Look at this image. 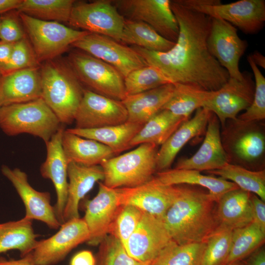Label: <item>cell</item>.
Instances as JSON below:
<instances>
[{"label": "cell", "instance_id": "obj_1", "mask_svg": "<svg viewBox=\"0 0 265 265\" xmlns=\"http://www.w3.org/2000/svg\"><path fill=\"white\" fill-rule=\"evenodd\" d=\"M171 9L179 32L174 46L165 52L150 51L132 46L147 63L159 69L173 83H182L208 91H216L229 75L211 54L207 47L211 18L189 9L177 0Z\"/></svg>", "mask_w": 265, "mask_h": 265}, {"label": "cell", "instance_id": "obj_2", "mask_svg": "<svg viewBox=\"0 0 265 265\" xmlns=\"http://www.w3.org/2000/svg\"><path fill=\"white\" fill-rule=\"evenodd\" d=\"M163 222L171 238L179 244L205 242L219 226L217 203L209 193L183 186Z\"/></svg>", "mask_w": 265, "mask_h": 265}, {"label": "cell", "instance_id": "obj_3", "mask_svg": "<svg viewBox=\"0 0 265 265\" xmlns=\"http://www.w3.org/2000/svg\"><path fill=\"white\" fill-rule=\"evenodd\" d=\"M39 69L41 98L61 124H71L82 98V84L67 60H48Z\"/></svg>", "mask_w": 265, "mask_h": 265}, {"label": "cell", "instance_id": "obj_4", "mask_svg": "<svg viewBox=\"0 0 265 265\" xmlns=\"http://www.w3.org/2000/svg\"><path fill=\"white\" fill-rule=\"evenodd\" d=\"M220 134L229 163L253 171L264 169L265 131L263 121H245L238 118L228 120Z\"/></svg>", "mask_w": 265, "mask_h": 265}, {"label": "cell", "instance_id": "obj_5", "mask_svg": "<svg viewBox=\"0 0 265 265\" xmlns=\"http://www.w3.org/2000/svg\"><path fill=\"white\" fill-rule=\"evenodd\" d=\"M61 124L41 97L0 108V128L8 136L28 133L46 143L61 127Z\"/></svg>", "mask_w": 265, "mask_h": 265}, {"label": "cell", "instance_id": "obj_6", "mask_svg": "<svg viewBox=\"0 0 265 265\" xmlns=\"http://www.w3.org/2000/svg\"><path fill=\"white\" fill-rule=\"evenodd\" d=\"M158 147L141 144L132 151L104 161L100 165L104 185L112 188L132 187L150 181L157 171Z\"/></svg>", "mask_w": 265, "mask_h": 265}, {"label": "cell", "instance_id": "obj_7", "mask_svg": "<svg viewBox=\"0 0 265 265\" xmlns=\"http://www.w3.org/2000/svg\"><path fill=\"white\" fill-rule=\"evenodd\" d=\"M18 13V12H17ZM38 62L57 58L88 33L57 22L39 20L18 13Z\"/></svg>", "mask_w": 265, "mask_h": 265}, {"label": "cell", "instance_id": "obj_8", "mask_svg": "<svg viewBox=\"0 0 265 265\" xmlns=\"http://www.w3.org/2000/svg\"><path fill=\"white\" fill-rule=\"evenodd\" d=\"M177 0L189 9L224 20L245 34H256L264 26V0H240L227 4L219 0Z\"/></svg>", "mask_w": 265, "mask_h": 265}, {"label": "cell", "instance_id": "obj_9", "mask_svg": "<svg viewBox=\"0 0 265 265\" xmlns=\"http://www.w3.org/2000/svg\"><path fill=\"white\" fill-rule=\"evenodd\" d=\"M67 61L87 89L121 101L126 97L124 78L111 65L78 49L69 53Z\"/></svg>", "mask_w": 265, "mask_h": 265}, {"label": "cell", "instance_id": "obj_10", "mask_svg": "<svg viewBox=\"0 0 265 265\" xmlns=\"http://www.w3.org/2000/svg\"><path fill=\"white\" fill-rule=\"evenodd\" d=\"M125 18L112 0L76 2L68 25L89 33L104 35L120 42Z\"/></svg>", "mask_w": 265, "mask_h": 265}, {"label": "cell", "instance_id": "obj_11", "mask_svg": "<svg viewBox=\"0 0 265 265\" xmlns=\"http://www.w3.org/2000/svg\"><path fill=\"white\" fill-rule=\"evenodd\" d=\"M112 2L125 19L144 22L164 38L175 42L177 21L170 0H115Z\"/></svg>", "mask_w": 265, "mask_h": 265}, {"label": "cell", "instance_id": "obj_12", "mask_svg": "<svg viewBox=\"0 0 265 265\" xmlns=\"http://www.w3.org/2000/svg\"><path fill=\"white\" fill-rule=\"evenodd\" d=\"M71 46L111 65L124 78L132 71L148 65L131 47L102 35L89 32Z\"/></svg>", "mask_w": 265, "mask_h": 265}, {"label": "cell", "instance_id": "obj_13", "mask_svg": "<svg viewBox=\"0 0 265 265\" xmlns=\"http://www.w3.org/2000/svg\"><path fill=\"white\" fill-rule=\"evenodd\" d=\"M247 46V42L238 35L236 27L222 19L211 18L207 47L211 54L227 71L229 77L239 80L243 79L239 62Z\"/></svg>", "mask_w": 265, "mask_h": 265}, {"label": "cell", "instance_id": "obj_14", "mask_svg": "<svg viewBox=\"0 0 265 265\" xmlns=\"http://www.w3.org/2000/svg\"><path fill=\"white\" fill-rule=\"evenodd\" d=\"M89 233L83 218L68 220L48 238L38 241L32 255L35 265H54L63 261L74 248L87 241Z\"/></svg>", "mask_w": 265, "mask_h": 265}, {"label": "cell", "instance_id": "obj_15", "mask_svg": "<svg viewBox=\"0 0 265 265\" xmlns=\"http://www.w3.org/2000/svg\"><path fill=\"white\" fill-rule=\"evenodd\" d=\"M243 74L241 80L229 77L220 88L214 91L204 107L216 116L222 128L227 120L236 119L252 102L255 82L249 72Z\"/></svg>", "mask_w": 265, "mask_h": 265}, {"label": "cell", "instance_id": "obj_16", "mask_svg": "<svg viewBox=\"0 0 265 265\" xmlns=\"http://www.w3.org/2000/svg\"><path fill=\"white\" fill-rule=\"evenodd\" d=\"M127 120V111L122 101L84 89L74 119L75 128L95 129L121 124Z\"/></svg>", "mask_w": 265, "mask_h": 265}, {"label": "cell", "instance_id": "obj_17", "mask_svg": "<svg viewBox=\"0 0 265 265\" xmlns=\"http://www.w3.org/2000/svg\"><path fill=\"white\" fill-rule=\"evenodd\" d=\"M117 190L121 207L133 206L163 221L178 195L179 186L162 185L153 177L141 186Z\"/></svg>", "mask_w": 265, "mask_h": 265}, {"label": "cell", "instance_id": "obj_18", "mask_svg": "<svg viewBox=\"0 0 265 265\" xmlns=\"http://www.w3.org/2000/svg\"><path fill=\"white\" fill-rule=\"evenodd\" d=\"M121 207L117 188L99 183L98 193L86 202L83 218L89 231L88 244L95 246L105 240Z\"/></svg>", "mask_w": 265, "mask_h": 265}, {"label": "cell", "instance_id": "obj_19", "mask_svg": "<svg viewBox=\"0 0 265 265\" xmlns=\"http://www.w3.org/2000/svg\"><path fill=\"white\" fill-rule=\"evenodd\" d=\"M171 240L163 221L144 212L124 248L135 260L150 265Z\"/></svg>", "mask_w": 265, "mask_h": 265}, {"label": "cell", "instance_id": "obj_20", "mask_svg": "<svg viewBox=\"0 0 265 265\" xmlns=\"http://www.w3.org/2000/svg\"><path fill=\"white\" fill-rule=\"evenodd\" d=\"M1 172L12 184L25 208L24 217L42 221L52 229L60 227L48 192L36 190L28 182L27 174L20 169L2 165Z\"/></svg>", "mask_w": 265, "mask_h": 265}, {"label": "cell", "instance_id": "obj_21", "mask_svg": "<svg viewBox=\"0 0 265 265\" xmlns=\"http://www.w3.org/2000/svg\"><path fill=\"white\" fill-rule=\"evenodd\" d=\"M65 129L61 127L46 143L47 156L41 164L40 171L45 179L50 180L55 188L56 202L54 206L56 217L61 224L64 223L63 212L66 203L68 182V162L62 145Z\"/></svg>", "mask_w": 265, "mask_h": 265}, {"label": "cell", "instance_id": "obj_22", "mask_svg": "<svg viewBox=\"0 0 265 265\" xmlns=\"http://www.w3.org/2000/svg\"><path fill=\"white\" fill-rule=\"evenodd\" d=\"M220 125L217 117L212 112L200 147L191 157L179 159L175 168L207 172L220 169L229 163L221 142Z\"/></svg>", "mask_w": 265, "mask_h": 265}, {"label": "cell", "instance_id": "obj_23", "mask_svg": "<svg viewBox=\"0 0 265 265\" xmlns=\"http://www.w3.org/2000/svg\"><path fill=\"white\" fill-rule=\"evenodd\" d=\"M40 67L0 75V105L25 103L41 97Z\"/></svg>", "mask_w": 265, "mask_h": 265}, {"label": "cell", "instance_id": "obj_24", "mask_svg": "<svg viewBox=\"0 0 265 265\" xmlns=\"http://www.w3.org/2000/svg\"><path fill=\"white\" fill-rule=\"evenodd\" d=\"M211 113L205 108H198L192 118L184 121L161 145L157 156V171L169 169L184 146L192 138L206 132Z\"/></svg>", "mask_w": 265, "mask_h": 265}, {"label": "cell", "instance_id": "obj_25", "mask_svg": "<svg viewBox=\"0 0 265 265\" xmlns=\"http://www.w3.org/2000/svg\"><path fill=\"white\" fill-rule=\"evenodd\" d=\"M68 193L63 212L64 223L80 218V201L99 181H104V173L100 165L85 166L70 162L68 165Z\"/></svg>", "mask_w": 265, "mask_h": 265}, {"label": "cell", "instance_id": "obj_26", "mask_svg": "<svg viewBox=\"0 0 265 265\" xmlns=\"http://www.w3.org/2000/svg\"><path fill=\"white\" fill-rule=\"evenodd\" d=\"M175 85L166 84L138 94L127 95L122 101L127 111V121L144 124L161 110L171 97Z\"/></svg>", "mask_w": 265, "mask_h": 265}, {"label": "cell", "instance_id": "obj_27", "mask_svg": "<svg viewBox=\"0 0 265 265\" xmlns=\"http://www.w3.org/2000/svg\"><path fill=\"white\" fill-rule=\"evenodd\" d=\"M251 195L239 187L223 194L217 202L216 215L219 226L234 229L251 223Z\"/></svg>", "mask_w": 265, "mask_h": 265}, {"label": "cell", "instance_id": "obj_28", "mask_svg": "<svg viewBox=\"0 0 265 265\" xmlns=\"http://www.w3.org/2000/svg\"><path fill=\"white\" fill-rule=\"evenodd\" d=\"M154 178L164 185L188 184L203 186L209 190V194L216 203L223 194L238 187L230 181L220 177L204 175L199 171L191 169H168L157 172Z\"/></svg>", "mask_w": 265, "mask_h": 265}, {"label": "cell", "instance_id": "obj_29", "mask_svg": "<svg viewBox=\"0 0 265 265\" xmlns=\"http://www.w3.org/2000/svg\"><path fill=\"white\" fill-rule=\"evenodd\" d=\"M62 145L68 163L73 162L85 166L97 165L115 156L107 146L66 130L63 133Z\"/></svg>", "mask_w": 265, "mask_h": 265}, {"label": "cell", "instance_id": "obj_30", "mask_svg": "<svg viewBox=\"0 0 265 265\" xmlns=\"http://www.w3.org/2000/svg\"><path fill=\"white\" fill-rule=\"evenodd\" d=\"M144 124L127 121L113 126L91 129H67L69 132L98 141L109 147L115 155L131 148L130 142Z\"/></svg>", "mask_w": 265, "mask_h": 265}, {"label": "cell", "instance_id": "obj_31", "mask_svg": "<svg viewBox=\"0 0 265 265\" xmlns=\"http://www.w3.org/2000/svg\"><path fill=\"white\" fill-rule=\"evenodd\" d=\"M38 237L34 233L32 220L24 217L0 223V254L17 250L23 257L34 250L38 242Z\"/></svg>", "mask_w": 265, "mask_h": 265}, {"label": "cell", "instance_id": "obj_32", "mask_svg": "<svg viewBox=\"0 0 265 265\" xmlns=\"http://www.w3.org/2000/svg\"><path fill=\"white\" fill-rule=\"evenodd\" d=\"M188 119L161 109L146 122L130 142L131 147L143 143L162 145Z\"/></svg>", "mask_w": 265, "mask_h": 265}, {"label": "cell", "instance_id": "obj_33", "mask_svg": "<svg viewBox=\"0 0 265 265\" xmlns=\"http://www.w3.org/2000/svg\"><path fill=\"white\" fill-rule=\"evenodd\" d=\"M120 42L156 52H167L175 44L146 23L125 19Z\"/></svg>", "mask_w": 265, "mask_h": 265}, {"label": "cell", "instance_id": "obj_34", "mask_svg": "<svg viewBox=\"0 0 265 265\" xmlns=\"http://www.w3.org/2000/svg\"><path fill=\"white\" fill-rule=\"evenodd\" d=\"M174 84L173 93L161 109L168 110L175 115L187 119L194 111L204 107L214 91L185 84Z\"/></svg>", "mask_w": 265, "mask_h": 265}, {"label": "cell", "instance_id": "obj_35", "mask_svg": "<svg viewBox=\"0 0 265 265\" xmlns=\"http://www.w3.org/2000/svg\"><path fill=\"white\" fill-rule=\"evenodd\" d=\"M74 0H22L16 11L47 21L68 23Z\"/></svg>", "mask_w": 265, "mask_h": 265}, {"label": "cell", "instance_id": "obj_36", "mask_svg": "<svg viewBox=\"0 0 265 265\" xmlns=\"http://www.w3.org/2000/svg\"><path fill=\"white\" fill-rule=\"evenodd\" d=\"M207 172L230 180L244 190L253 193L265 201V170H251L243 167L227 163L220 169Z\"/></svg>", "mask_w": 265, "mask_h": 265}, {"label": "cell", "instance_id": "obj_37", "mask_svg": "<svg viewBox=\"0 0 265 265\" xmlns=\"http://www.w3.org/2000/svg\"><path fill=\"white\" fill-rule=\"evenodd\" d=\"M265 238V233L253 221L233 229L230 251L224 265L243 260L262 246Z\"/></svg>", "mask_w": 265, "mask_h": 265}, {"label": "cell", "instance_id": "obj_38", "mask_svg": "<svg viewBox=\"0 0 265 265\" xmlns=\"http://www.w3.org/2000/svg\"><path fill=\"white\" fill-rule=\"evenodd\" d=\"M205 242L179 244L171 240L150 265H201Z\"/></svg>", "mask_w": 265, "mask_h": 265}, {"label": "cell", "instance_id": "obj_39", "mask_svg": "<svg viewBox=\"0 0 265 265\" xmlns=\"http://www.w3.org/2000/svg\"><path fill=\"white\" fill-rule=\"evenodd\" d=\"M124 81L127 96L173 83L160 69L149 64L132 71L124 78Z\"/></svg>", "mask_w": 265, "mask_h": 265}, {"label": "cell", "instance_id": "obj_40", "mask_svg": "<svg viewBox=\"0 0 265 265\" xmlns=\"http://www.w3.org/2000/svg\"><path fill=\"white\" fill-rule=\"evenodd\" d=\"M233 230L219 226L207 238L201 265H224L230 251Z\"/></svg>", "mask_w": 265, "mask_h": 265}, {"label": "cell", "instance_id": "obj_41", "mask_svg": "<svg viewBox=\"0 0 265 265\" xmlns=\"http://www.w3.org/2000/svg\"><path fill=\"white\" fill-rule=\"evenodd\" d=\"M247 59L255 78V91L251 105L237 118L245 121H263L265 118V78L250 55Z\"/></svg>", "mask_w": 265, "mask_h": 265}, {"label": "cell", "instance_id": "obj_42", "mask_svg": "<svg viewBox=\"0 0 265 265\" xmlns=\"http://www.w3.org/2000/svg\"><path fill=\"white\" fill-rule=\"evenodd\" d=\"M40 66L28 39L25 37L14 44L8 61L0 70V75Z\"/></svg>", "mask_w": 265, "mask_h": 265}, {"label": "cell", "instance_id": "obj_43", "mask_svg": "<svg viewBox=\"0 0 265 265\" xmlns=\"http://www.w3.org/2000/svg\"><path fill=\"white\" fill-rule=\"evenodd\" d=\"M143 212L131 205L122 206L112 224L110 232L124 247L136 228Z\"/></svg>", "mask_w": 265, "mask_h": 265}, {"label": "cell", "instance_id": "obj_44", "mask_svg": "<svg viewBox=\"0 0 265 265\" xmlns=\"http://www.w3.org/2000/svg\"><path fill=\"white\" fill-rule=\"evenodd\" d=\"M106 239L96 259L95 265H148L131 257L120 241L113 236Z\"/></svg>", "mask_w": 265, "mask_h": 265}, {"label": "cell", "instance_id": "obj_45", "mask_svg": "<svg viewBox=\"0 0 265 265\" xmlns=\"http://www.w3.org/2000/svg\"><path fill=\"white\" fill-rule=\"evenodd\" d=\"M0 16V41L15 43L26 37L17 12L15 13L11 11Z\"/></svg>", "mask_w": 265, "mask_h": 265}, {"label": "cell", "instance_id": "obj_46", "mask_svg": "<svg viewBox=\"0 0 265 265\" xmlns=\"http://www.w3.org/2000/svg\"><path fill=\"white\" fill-rule=\"evenodd\" d=\"M253 222L265 233V203L255 194L251 197Z\"/></svg>", "mask_w": 265, "mask_h": 265}, {"label": "cell", "instance_id": "obj_47", "mask_svg": "<svg viewBox=\"0 0 265 265\" xmlns=\"http://www.w3.org/2000/svg\"><path fill=\"white\" fill-rule=\"evenodd\" d=\"M96 259L89 250H82L76 254L71 259L70 265H95Z\"/></svg>", "mask_w": 265, "mask_h": 265}, {"label": "cell", "instance_id": "obj_48", "mask_svg": "<svg viewBox=\"0 0 265 265\" xmlns=\"http://www.w3.org/2000/svg\"><path fill=\"white\" fill-rule=\"evenodd\" d=\"M243 265H265V250L261 246L248 256L245 260H242Z\"/></svg>", "mask_w": 265, "mask_h": 265}, {"label": "cell", "instance_id": "obj_49", "mask_svg": "<svg viewBox=\"0 0 265 265\" xmlns=\"http://www.w3.org/2000/svg\"><path fill=\"white\" fill-rule=\"evenodd\" d=\"M0 265H35L32 253L18 260L0 259Z\"/></svg>", "mask_w": 265, "mask_h": 265}, {"label": "cell", "instance_id": "obj_50", "mask_svg": "<svg viewBox=\"0 0 265 265\" xmlns=\"http://www.w3.org/2000/svg\"><path fill=\"white\" fill-rule=\"evenodd\" d=\"M14 44L0 40V70L8 61Z\"/></svg>", "mask_w": 265, "mask_h": 265}, {"label": "cell", "instance_id": "obj_51", "mask_svg": "<svg viewBox=\"0 0 265 265\" xmlns=\"http://www.w3.org/2000/svg\"><path fill=\"white\" fill-rule=\"evenodd\" d=\"M22 0H0V14L17 10Z\"/></svg>", "mask_w": 265, "mask_h": 265}, {"label": "cell", "instance_id": "obj_52", "mask_svg": "<svg viewBox=\"0 0 265 265\" xmlns=\"http://www.w3.org/2000/svg\"><path fill=\"white\" fill-rule=\"evenodd\" d=\"M250 56L258 67L260 66L264 69L265 68V57L261 53L255 51L250 54Z\"/></svg>", "mask_w": 265, "mask_h": 265}, {"label": "cell", "instance_id": "obj_53", "mask_svg": "<svg viewBox=\"0 0 265 265\" xmlns=\"http://www.w3.org/2000/svg\"><path fill=\"white\" fill-rule=\"evenodd\" d=\"M225 265H243L242 261H237Z\"/></svg>", "mask_w": 265, "mask_h": 265}, {"label": "cell", "instance_id": "obj_54", "mask_svg": "<svg viewBox=\"0 0 265 265\" xmlns=\"http://www.w3.org/2000/svg\"><path fill=\"white\" fill-rule=\"evenodd\" d=\"M1 16H0V23Z\"/></svg>", "mask_w": 265, "mask_h": 265}, {"label": "cell", "instance_id": "obj_55", "mask_svg": "<svg viewBox=\"0 0 265 265\" xmlns=\"http://www.w3.org/2000/svg\"><path fill=\"white\" fill-rule=\"evenodd\" d=\"M0 107H1V106H0Z\"/></svg>", "mask_w": 265, "mask_h": 265}]
</instances>
